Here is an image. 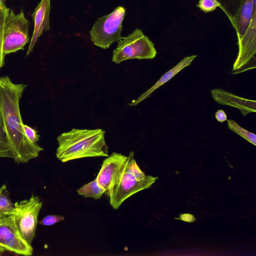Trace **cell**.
I'll list each match as a JSON object with an SVG mask.
<instances>
[{"label":"cell","mask_w":256,"mask_h":256,"mask_svg":"<svg viewBox=\"0 0 256 256\" xmlns=\"http://www.w3.org/2000/svg\"><path fill=\"white\" fill-rule=\"evenodd\" d=\"M26 86L14 83L8 76L0 77V110L12 158L18 164L28 162L44 150L29 140L24 133L20 100Z\"/></svg>","instance_id":"cell-1"},{"label":"cell","mask_w":256,"mask_h":256,"mask_svg":"<svg viewBox=\"0 0 256 256\" xmlns=\"http://www.w3.org/2000/svg\"><path fill=\"white\" fill-rule=\"evenodd\" d=\"M105 131L72 128L60 134L56 140L58 147L56 156L62 162L87 158L108 156Z\"/></svg>","instance_id":"cell-2"},{"label":"cell","mask_w":256,"mask_h":256,"mask_svg":"<svg viewBox=\"0 0 256 256\" xmlns=\"http://www.w3.org/2000/svg\"><path fill=\"white\" fill-rule=\"evenodd\" d=\"M158 178L145 175L134 158V152H131L120 179L108 194L110 206L114 209H118L128 198L150 188Z\"/></svg>","instance_id":"cell-3"},{"label":"cell","mask_w":256,"mask_h":256,"mask_svg":"<svg viewBox=\"0 0 256 256\" xmlns=\"http://www.w3.org/2000/svg\"><path fill=\"white\" fill-rule=\"evenodd\" d=\"M126 9L118 6L110 14L98 18L89 34L92 43L103 49L108 48L114 42H119L122 37V22Z\"/></svg>","instance_id":"cell-4"},{"label":"cell","mask_w":256,"mask_h":256,"mask_svg":"<svg viewBox=\"0 0 256 256\" xmlns=\"http://www.w3.org/2000/svg\"><path fill=\"white\" fill-rule=\"evenodd\" d=\"M156 55L153 42L140 29L137 28L118 42L113 52L112 60L118 64L129 59H153Z\"/></svg>","instance_id":"cell-5"},{"label":"cell","mask_w":256,"mask_h":256,"mask_svg":"<svg viewBox=\"0 0 256 256\" xmlns=\"http://www.w3.org/2000/svg\"><path fill=\"white\" fill-rule=\"evenodd\" d=\"M29 22L22 11L18 14L8 8L4 20L3 30L2 52L8 54L24 50L29 42Z\"/></svg>","instance_id":"cell-6"},{"label":"cell","mask_w":256,"mask_h":256,"mask_svg":"<svg viewBox=\"0 0 256 256\" xmlns=\"http://www.w3.org/2000/svg\"><path fill=\"white\" fill-rule=\"evenodd\" d=\"M42 206L40 198L32 194L29 199L14 203V208L10 214L20 233L30 244L36 235L38 216Z\"/></svg>","instance_id":"cell-7"},{"label":"cell","mask_w":256,"mask_h":256,"mask_svg":"<svg viewBox=\"0 0 256 256\" xmlns=\"http://www.w3.org/2000/svg\"><path fill=\"white\" fill-rule=\"evenodd\" d=\"M8 250L26 256L32 254L33 248L22 236L11 216L0 220V254Z\"/></svg>","instance_id":"cell-8"},{"label":"cell","mask_w":256,"mask_h":256,"mask_svg":"<svg viewBox=\"0 0 256 256\" xmlns=\"http://www.w3.org/2000/svg\"><path fill=\"white\" fill-rule=\"evenodd\" d=\"M128 156L113 152L103 161L96 179L98 184L107 194L120 179L124 168Z\"/></svg>","instance_id":"cell-9"},{"label":"cell","mask_w":256,"mask_h":256,"mask_svg":"<svg viewBox=\"0 0 256 256\" xmlns=\"http://www.w3.org/2000/svg\"><path fill=\"white\" fill-rule=\"evenodd\" d=\"M238 53L234 64V74L244 72L245 68L253 58L256 54V14H254L244 34L238 38Z\"/></svg>","instance_id":"cell-10"},{"label":"cell","mask_w":256,"mask_h":256,"mask_svg":"<svg viewBox=\"0 0 256 256\" xmlns=\"http://www.w3.org/2000/svg\"><path fill=\"white\" fill-rule=\"evenodd\" d=\"M50 0H41L32 14L34 21V29L26 52V56L32 52L38 38L44 31H48L50 29Z\"/></svg>","instance_id":"cell-11"},{"label":"cell","mask_w":256,"mask_h":256,"mask_svg":"<svg viewBox=\"0 0 256 256\" xmlns=\"http://www.w3.org/2000/svg\"><path fill=\"white\" fill-rule=\"evenodd\" d=\"M213 99L218 104L236 108L243 116L256 111V102L237 96L225 90L214 88L210 91Z\"/></svg>","instance_id":"cell-12"},{"label":"cell","mask_w":256,"mask_h":256,"mask_svg":"<svg viewBox=\"0 0 256 256\" xmlns=\"http://www.w3.org/2000/svg\"><path fill=\"white\" fill-rule=\"evenodd\" d=\"M196 57V55H192L184 58L176 66L164 74L154 85L128 105L135 106L149 97L154 90L169 81L182 69L190 66Z\"/></svg>","instance_id":"cell-13"},{"label":"cell","mask_w":256,"mask_h":256,"mask_svg":"<svg viewBox=\"0 0 256 256\" xmlns=\"http://www.w3.org/2000/svg\"><path fill=\"white\" fill-rule=\"evenodd\" d=\"M254 14L252 0H242L240 8L231 22L238 36L240 38L247 30Z\"/></svg>","instance_id":"cell-14"},{"label":"cell","mask_w":256,"mask_h":256,"mask_svg":"<svg viewBox=\"0 0 256 256\" xmlns=\"http://www.w3.org/2000/svg\"><path fill=\"white\" fill-rule=\"evenodd\" d=\"M77 192L78 194L84 198H92L98 200L106 192V190L98 184L96 179L95 178L92 182L84 185Z\"/></svg>","instance_id":"cell-15"},{"label":"cell","mask_w":256,"mask_h":256,"mask_svg":"<svg viewBox=\"0 0 256 256\" xmlns=\"http://www.w3.org/2000/svg\"><path fill=\"white\" fill-rule=\"evenodd\" d=\"M14 208V204L10 198L8 190L4 184L0 187V216H9Z\"/></svg>","instance_id":"cell-16"},{"label":"cell","mask_w":256,"mask_h":256,"mask_svg":"<svg viewBox=\"0 0 256 256\" xmlns=\"http://www.w3.org/2000/svg\"><path fill=\"white\" fill-rule=\"evenodd\" d=\"M0 158H13L0 110Z\"/></svg>","instance_id":"cell-17"},{"label":"cell","mask_w":256,"mask_h":256,"mask_svg":"<svg viewBox=\"0 0 256 256\" xmlns=\"http://www.w3.org/2000/svg\"><path fill=\"white\" fill-rule=\"evenodd\" d=\"M220 8L228 18L230 22L234 18L240 8L242 0H218Z\"/></svg>","instance_id":"cell-18"},{"label":"cell","mask_w":256,"mask_h":256,"mask_svg":"<svg viewBox=\"0 0 256 256\" xmlns=\"http://www.w3.org/2000/svg\"><path fill=\"white\" fill-rule=\"evenodd\" d=\"M227 122L229 129L254 146H256V136L254 134L242 128L232 120H227Z\"/></svg>","instance_id":"cell-19"},{"label":"cell","mask_w":256,"mask_h":256,"mask_svg":"<svg viewBox=\"0 0 256 256\" xmlns=\"http://www.w3.org/2000/svg\"><path fill=\"white\" fill-rule=\"evenodd\" d=\"M9 8L0 9V68L4 64L5 56L2 52L3 30L5 18Z\"/></svg>","instance_id":"cell-20"},{"label":"cell","mask_w":256,"mask_h":256,"mask_svg":"<svg viewBox=\"0 0 256 256\" xmlns=\"http://www.w3.org/2000/svg\"><path fill=\"white\" fill-rule=\"evenodd\" d=\"M196 6L202 12L207 13L220 7V3L218 0H200Z\"/></svg>","instance_id":"cell-21"},{"label":"cell","mask_w":256,"mask_h":256,"mask_svg":"<svg viewBox=\"0 0 256 256\" xmlns=\"http://www.w3.org/2000/svg\"><path fill=\"white\" fill-rule=\"evenodd\" d=\"M22 127L26 137L32 143L36 144L40 138L37 131L24 123L22 124Z\"/></svg>","instance_id":"cell-22"},{"label":"cell","mask_w":256,"mask_h":256,"mask_svg":"<svg viewBox=\"0 0 256 256\" xmlns=\"http://www.w3.org/2000/svg\"><path fill=\"white\" fill-rule=\"evenodd\" d=\"M64 219V217L62 216L48 215L44 218L39 222V223L42 225L50 226L63 220Z\"/></svg>","instance_id":"cell-23"},{"label":"cell","mask_w":256,"mask_h":256,"mask_svg":"<svg viewBox=\"0 0 256 256\" xmlns=\"http://www.w3.org/2000/svg\"><path fill=\"white\" fill-rule=\"evenodd\" d=\"M215 118L220 122L227 120V116L222 110H219L216 112Z\"/></svg>","instance_id":"cell-24"},{"label":"cell","mask_w":256,"mask_h":256,"mask_svg":"<svg viewBox=\"0 0 256 256\" xmlns=\"http://www.w3.org/2000/svg\"><path fill=\"white\" fill-rule=\"evenodd\" d=\"M180 219L182 220L192 222L196 221L194 216L190 214H183L180 215Z\"/></svg>","instance_id":"cell-25"},{"label":"cell","mask_w":256,"mask_h":256,"mask_svg":"<svg viewBox=\"0 0 256 256\" xmlns=\"http://www.w3.org/2000/svg\"><path fill=\"white\" fill-rule=\"evenodd\" d=\"M6 0H0V9L6 8L4 2Z\"/></svg>","instance_id":"cell-26"},{"label":"cell","mask_w":256,"mask_h":256,"mask_svg":"<svg viewBox=\"0 0 256 256\" xmlns=\"http://www.w3.org/2000/svg\"><path fill=\"white\" fill-rule=\"evenodd\" d=\"M2 217H4V216H0V218H2Z\"/></svg>","instance_id":"cell-27"},{"label":"cell","mask_w":256,"mask_h":256,"mask_svg":"<svg viewBox=\"0 0 256 256\" xmlns=\"http://www.w3.org/2000/svg\"><path fill=\"white\" fill-rule=\"evenodd\" d=\"M2 218H3V217H2ZM1 218H0V220Z\"/></svg>","instance_id":"cell-28"}]
</instances>
